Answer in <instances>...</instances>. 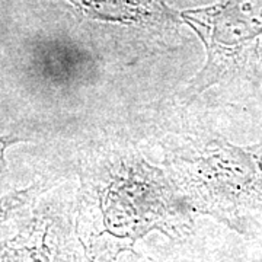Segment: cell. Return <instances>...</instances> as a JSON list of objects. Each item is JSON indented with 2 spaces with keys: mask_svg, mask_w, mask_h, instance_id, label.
<instances>
[{
  "mask_svg": "<svg viewBox=\"0 0 262 262\" xmlns=\"http://www.w3.org/2000/svg\"><path fill=\"white\" fill-rule=\"evenodd\" d=\"M95 37L118 47L155 50L179 38L185 24L166 0H63Z\"/></svg>",
  "mask_w": 262,
  "mask_h": 262,
  "instance_id": "obj_4",
  "label": "cell"
},
{
  "mask_svg": "<svg viewBox=\"0 0 262 262\" xmlns=\"http://www.w3.org/2000/svg\"><path fill=\"white\" fill-rule=\"evenodd\" d=\"M166 172L194 214L236 232L262 208V146L188 136L168 147Z\"/></svg>",
  "mask_w": 262,
  "mask_h": 262,
  "instance_id": "obj_2",
  "label": "cell"
},
{
  "mask_svg": "<svg viewBox=\"0 0 262 262\" xmlns=\"http://www.w3.org/2000/svg\"><path fill=\"white\" fill-rule=\"evenodd\" d=\"M114 262H232L217 242L214 230L201 232L195 227L191 234L170 239L158 233L144 237L131 251Z\"/></svg>",
  "mask_w": 262,
  "mask_h": 262,
  "instance_id": "obj_6",
  "label": "cell"
},
{
  "mask_svg": "<svg viewBox=\"0 0 262 262\" xmlns=\"http://www.w3.org/2000/svg\"><path fill=\"white\" fill-rule=\"evenodd\" d=\"M50 187L51 185L47 182H35L0 195V229L10 222H16L39 196L47 192Z\"/></svg>",
  "mask_w": 262,
  "mask_h": 262,
  "instance_id": "obj_7",
  "label": "cell"
},
{
  "mask_svg": "<svg viewBox=\"0 0 262 262\" xmlns=\"http://www.w3.org/2000/svg\"><path fill=\"white\" fill-rule=\"evenodd\" d=\"M181 16L206 48V63L182 92L187 101L261 73L262 0H220L182 10Z\"/></svg>",
  "mask_w": 262,
  "mask_h": 262,
  "instance_id": "obj_3",
  "label": "cell"
},
{
  "mask_svg": "<svg viewBox=\"0 0 262 262\" xmlns=\"http://www.w3.org/2000/svg\"><path fill=\"white\" fill-rule=\"evenodd\" d=\"M76 195H41L0 239V262H91L75 225Z\"/></svg>",
  "mask_w": 262,
  "mask_h": 262,
  "instance_id": "obj_5",
  "label": "cell"
},
{
  "mask_svg": "<svg viewBox=\"0 0 262 262\" xmlns=\"http://www.w3.org/2000/svg\"><path fill=\"white\" fill-rule=\"evenodd\" d=\"M194 215L168 172L139 151L113 146L84 158L75 225L91 262H114L151 233L185 237Z\"/></svg>",
  "mask_w": 262,
  "mask_h": 262,
  "instance_id": "obj_1",
  "label": "cell"
},
{
  "mask_svg": "<svg viewBox=\"0 0 262 262\" xmlns=\"http://www.w3.org/2000/svg\"><path fill=\"white\" fill-rule=\"evenodd\" d=\"M22 143V139H19L16 136H0V173L6 169V151L13 144Z\"/></svg>",
  "mask_w": 262,
  "mask_h": 262,
  "instance_id": "obj_8",
  "label": "cell"
}]
</instances>
